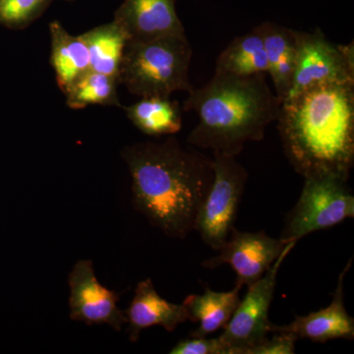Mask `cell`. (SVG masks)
<instances>
[{
	"instance_id": "cell-1",
	"label": "cell",
	"mask_w": 354,
	"mask_h": 354,
	"mask_svg": "<svg viewBox=\"0 0 354 354\" xmlns=\"http://www.w3.org/2000/svg\"><path fill=\"white\" fill-rule=\"evenodd\" d=\"M277 121L297 174L348 180L354 164V83L323 84L286 97Z\"/></svg>"
},
{
	"instance_id": "cell-2",
	"label": "cell",
	"mask_w": 354,
	"mask_h": 354,
	"mask_svg": "<svg viewBox=\"0 0 354 354\" xmlns=\"http://www.w3.org/2000/svg\"><path fill=\"white\" fill-rule=\"evenodd\" d=\"M121 156L131 174L135 209L164 234L185 239L213 180L212 160L174 138L128 146Z\"/></svg>"
},
{
	"instance_id": "cell-3",
	"label": "cell",
	"mask_w": 354,
	"mask_h": 354,
	"mask_svg": "<svg viewBox=\"0 0 354 354\" xmlns=\"http://www.w3.org/2000/svg\"><path fill=\"white\" fill-rule=\"evenodd\" d=\"M281 106L266 73H215L206 85L193 88L184 102V111L198 116L188 143L237 157L246 143L264 139L267 127L278 120Z\"/></svg>"
},
{
	"instance_id": "cell-4",
	"label": "cell",
	"mask_w": 354,
	"mask_h": 354,
	"mask_svg": "<svg viewBox=\"0 0 354 354\" xmlns=\"http://www.w3.org/2000/svg\"><path fill=\"white\" fill-rule=\"evenodd\" d=\"M192 55L186 35L127 41L118 80L141 97H169L179 91L190 93Z\"/></svg>"
},
{
	"instance_id": "cell-5",
	"label": "cell",
	"mask_w": 354,
	"mask_h": 354,
	"mask_svg": "<svg viewBox=\"0 0 354 354\" xmlns=\"http://www.w3.org/2000/svg\"><path fill=\"white\" fill-rule=\"evenodd\" d=\"M213 180L195 220L194 230L214 250L225 244L234 227L248 172L234 156L213 152Z\"/></svg>"
},
{
	"instance_id": "cell-6",
	"label": "cell",
	"mask_w": 354,
	"mask_h": 354,
	"mask_svg": "<svg viewBox=\"0 0 354 354\" xmlns=\"http://www.w3.org/2000/svg\"><path fill=\"white\" fill-rule=\"evenodd\" d=\"M353 216L354 196L348 181L335 177H307L297 205L286 218L281 239L288 243L297 242Z\"/></svg>"
},
{
	"instance_id": "cell-7",
	"label": "cell",
	"mask_w": 354,
	"mask_h": 354,
	"mask_svg": "<svg viewBox=\"0 0 354 354\" xmlns=\"http://www.w3.org/2000/svg\"><path fill=\"white\" fill-rule=\"evenodd\" d=\"M297 41L292 83L286 99L323 84L354 83L353 43L335 44L319 29L297 31Z\"/></svg>"
},
{
	"instance_id": "cell-8",
	"label": "cell",
	"mask_w": 354,
	"mask_h": 354,
	"mask_svg": "<svg viewBox=\"0 0 354 354\" xmlns=\"http://www.w3.org/2000/svg\"><path fill=\"white\" fill-rule=\"evenodd\" d=\"M297 242H288L264 276L249 286L245 297L237 305L221 341L230 346V354H244L246 349L264 342L271 333L269 310L276 290L279 268Z\"/></svg>"
},
{
	"instance_id": "cell-9",
	"label": "cell",
	"mask_w": 354,
	"mask_h": 354,
	"mask_svg": "<svg viewBox=\"0 0 354 354\" xmlns=\"http://www.w3.org/2000/svg\"><path fill=\"white\" fill-rule=\"evenodd\" d=\"M288 242L265 232H246L234 227L216 257L204 261L203 267L215 269L230 265L236 272V286H251L259 281L283 252Z\"/></svg>"
},
{
	"instance_id": "cell-10",
	"label": "cell",
	"mask_w": 354,
	"mask_h": 354,
	"mask_svg": "<svg viewBox=\"0 0 354 354\" xmlns=\"http://www.w3.org/2000/svg\"><path fill=\"white\" fill-rule=\"evenodd\" d=\"M70 319L88 326L106 324L115 330L127 323L118 307L120 295L100 283L91 260H80L68 277Z\"/></svg>"
},
{
	"instance_id": "cell-11",
	"label": "cell",
	"mask_w": 354,
	"mask_h": 354,
	"mask_svg": "<svg viewBox=\"0 0 354 354\" xmlns=\"http://www.w3.org/2000/svg\"><path fill=\"white\" fill-rule=\"evenodd\" d=\"M113 21L124 31L128 41L186 35L176 13V0H125Z\"/></svg>"
},
{
	"instance_id": "cell-12",
	"label": "cell",
	"mask_w": 354,
	"mask_h": 354,
	"mask_svg": "<svg viewBox=\"0 0 354 354\" xmlns=\"http://www.w3.org/2000/svg\"><path fill=\"white\" fill-rule=\"evenodd\" d=\"M351 263L353 259L339 274L329 306L308 315L295 316L288 325H272L271 333H290L297 339H308L321 344L337 339H353L354 320L346 311L344 301V277L351 269Z\"/></svg>"
},
{
	"instance_id": "cell-13",
	"label": "cell",
	"mask_w": 354,
	"mask_h": 354,
	"mask_svg": "<svg viewBox=\"0 0 354 354\" xmlns=\"http://www.w3.org/2000/svg\"><path fill=\"white\" fill-rule=\"evenodd\" d=\"M130 342H136L142 330L160 326L174 332L177 326L189 320L185 305L172 304L160 297L150 279L140 281L135 288L129 308L124 311Z\"/></svg>"
},
{
	"instance_id": "cell-14",
	"label": "cell",
	"mask_w": 354,
	"mask_h": 354,
	"mask_svg": "<svg viewBox=\"0 0 354 354\" xmlns=\"http://www.w3.org/2000/svg\"><path fill=\"white\" fill-rule=\"evenodd\" d=\"M256 30L262 37L267 57L268 74L274 93L283 101L290 92L297 58V31L272 22L263 23Z\"/></svg>"
},
{
	"instance_id": "cell-15",
	"label": "cell",
	"mask_w": 354,
	"mask_h": 354,
	"mask_svg": "<svg viewBox=\"0 0 354 354\" xmlns=\"http://www.w3.org/2000/svg\"><path fill=\"white\" fill-rule=\"evenodd\" d=\"M241 290L239 286L223 292L206 288L203 295H191L186 298L183 304L187 308L189 320L199 323V327L191 333L190 337H208L221 328L225 329L241 301Z\"/></svg>"
},
{
	"instance_id": "cell-16",
	"label": "cell",
	"mask_w": 354,
	"mask_h": 354,
	"mask_svg": "<svg viewBox=\"0 0 354 354\" xmlns=\"http://www.w3.org/2000/svg\"><path fill=\"white\" fill-rule=\"evenodd\" d=\"M50 62L64 92L90 70V55L82 36H72L57 21L50 25Z\"/></svg>"
},
{
	"instance_id": "cell-17",
	"label": "cell",
	"mask_w": 354,
	"mask_h": 354,
	"mask_svg": "<svg viewBox=\"0 0 354 354\" xmlns=\"http://www.w3.org/2000/svg\"><path fill=\"white\" fill-rule=\"evenodd\" d=\"M124 109L133 124L149 136L176 134L183 127L180 106L169 97H141Z\"/></svg>"
},
{
	"instance_id": "cell-18",
	"label": "cell",
	"mask_w": 354,
	"mask_h": 354,
	"mask_svg": "<svg viewBox=\"0 0 354 354\" xmlns=\"http://www.w3.org/2000/svg\"><path fill=\"white\" fill-rule=\"evenodd\" d=\"M215 73L235 76L268 74L264 43L256 28L252 32L232 39L221 51L216 59Z\"/></svg>"
},
{
	"instance_id": "cell-19",
	"label": "cell",
	"mask_w": 354,
	"mask_h": 354,
	"mask_svg": "<svg viewBox=\"0 0 354 354\" xmlns=\"http://www.w3.org/2000/svg\"><path fill=\"white\" fill-rule=\"evenodd\" d=\"M81 36L87 44L90 69L118 78L128 41L120 26L113 21L109 24L95 27Z\"/></svg>"
},
{
	"instance_id": "cell-20",
	"label": "cell",
	"mask_w": 354,
	"mask_h": 354,
	"mask_svg": "<svg viewBox=\"0 0 354 354\" xmlns=\"http://www.w3.org/2000/svg\"><path fill=\"white\" fill-rule=\"evenodd\" d=\"M118 85V77L88 70L65 91L67 106L74 109L95 104L120 106L116 90Z\"/></svg>"
},
{
	"instance_id": "cell-21",
	"label": "cell",
	"mask_w": 354,
	"mask_h": 354,
	"mask_svg": "<svg viewBox=\"0 0 354 354\" xmlns=\"http://www.w3.org/2000/svg\"><path fill=\"white\" fill-rule=\"evenodd\" d=\"M48 0H0V24L19 29L43 11Z\"/></svg>"
},
{
	"instance_id": "cell-22",
	"label": "cell",
	"mask_w": 354,
	"mask_h": 354,
	"mask_svg": "<svg viewBox=\"0 0 354 354\" xmlns=\"http://www.w3.org/2000/svg\"><path fill=\"white\" fill-rule=\"evenodd\" d=\"M171 354H230V346L218 337H190L177 342Z\"/></svg>"
},
{
	"instance_id": "cell-23",
	"label": "cell",
	"mask_w": 354,
	"mask_h": 354,
	"mask_svg": "<svg viewBox=\"0 0 354 354\" xmlns=\"http://www.w3.org/2000/svg\"><path fill=\"white\" fill-rule=\"evenodd\" d=\"M274 335L259 344L246 349L244 354H292L295 353L297 337L290 333L274 332Z\"/></svg>"
}]
</instances>
